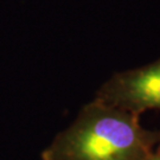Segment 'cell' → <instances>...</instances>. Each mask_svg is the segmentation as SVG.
<instances>
[{
    "label": "cell",
    "instance_id": "obj_1",
    "mask_svg": "<svg viewBox=\"0 0 160 160\" xmlns=\"http://www.w3.org/2000/svg\"><path fill=\"white\" fill-rule=\"evenodd\" d=\"M160 143V131L140 118L94 97L53 138L42 160H146Z\"/></svg>",
    "mask_w": 160,
    "mask_h": 160
},
{
    "label": "cell",
    "instance_id": "obj_2",
    "mask_svg": "<svg viewBox=\"0 0 160 160\" xmlns=\"http://www.w3.org/2000/svg\"><path fill=\"white\" fill-rule=\"evenodd\" d=\"M95 98L139 118L147 110H160V57L115 72L97 89Z\"/></svg>",
    "mask_w": 160,
    "mask_h": 160
},
{
    "label": "cell",
    "instance_id": "obj_3",
    "mask_svg": "<svg viewBox=\"0 0 160 160\" xmlns=\"http://www.w3.org/2000/svg\"><path fill=\"white\" fill-rule=\"evenodd\" d=\"M146 160H160V143L155 147L154 151L151 153V155Z\"/></svg>",
    "mask_w": 160,
    "mask_h": 160
}]
</instances>
